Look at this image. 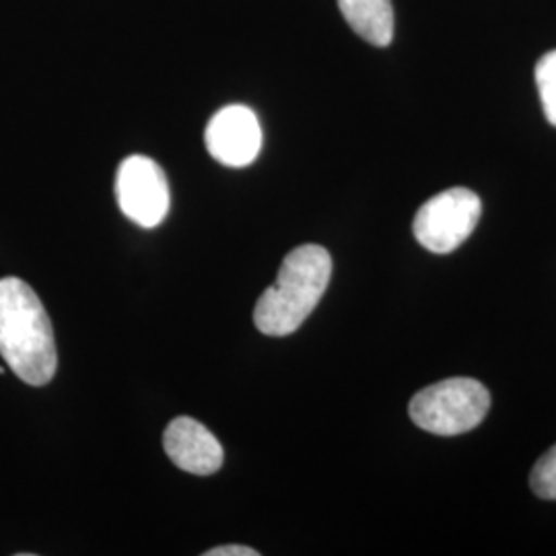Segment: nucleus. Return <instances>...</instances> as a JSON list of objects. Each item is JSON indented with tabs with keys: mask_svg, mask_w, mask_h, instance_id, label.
<instances>
[{
	"mask_svg": "<svg viewBox=\"0 0 556 556\" xmlns=\"http://www.w3.org/2000/svg\"><path fill=\"white\" fill-rule=\"evenodd\" d=\"M0 357L29 386H46L56 376L52 321L36 291L17 277L0 278Z\"/></svg>",
	"mask_w": 556,
	"mask_h": 556,
	"instance_id": "f257e3e1",
	"label": "nucleus"
},
{
	"mask_svg": "<svg viewBox=\"0 0 556 556\" xmlns=\"http://www.w3.org/2000/svg\"><path fill=\"white\" fill-rule=\"evenodd\" d=\"M332 277V258L321 245H299L289 252L277 280L256 303L254 324L266 337H287L301 328L324 298Z\"/></svg>",
	"mask_w": 556,
	"mask_h": 556,
	"instance_id": "f03ea898",
	"label": "nucleus"
},
{
	"mask_svg": "<svg viewBox=\"0 0 556 556\" xmlns=\"http://www.w3.org/2000/svg\"><path fill=\"white\" fill-rule=\"evenodd\" d=\"M491 408L489 390L470 378L438 381L410 400L408 415L427 433L454 438L477 429Z\"/></svg>",
	"mask_w": 556,
	"mask_h": 556,
	"instance_id": "7ed1b4c3",
	"label": "nucleus"
},
{
	"mask_svg": "<svg viewBox=\"0 0 556 556\" xmlns=\"http://www.w3.org/2000/svg\"><path fill=\"white\" fill-rule=\"evenodd\" d=\"M480 215L478 194L468 188H450L418 208L413 231L425 250L450 254L472 236Z\"/></svg>",
	"mask_w": 556,
	"mask_h": 556,
	"instance_id": "20e7f679",
	"label": "nucleus"
},
{
	"mask_svg": "<svg viewBox=\"0 0 556 556\" xmlns=\"http://www.w3.org/2000/svg\"><path fill=\"white\" fill-rule=\"evenodd\" d=\"M116 199L119 211L144 229L161 225L172 204L169 184L163 169L144 155H132L119 163Z\"/></svg>",
	"mask_w": 556,
	"mask_h": 556,
	"instance_id": "39448f33",
	"label": "nucleus"
},
{
	"mask_svg": "<svg viewBox=\"0 0 556 556\" xmlns=\"http://www.w3.org/2000/svg\"><path fill=\"white\" fill-rule=\"evenodd\" d=\"M204 142L213 160L227 167H248L262 149L258 116L248 105H227L208 122Z\"/></svg>",
	"mask_w": 556,
	"mask_h": 556,
	"instance_id": "423d86ee",
	"label": "nucleus"
},
{
	"mask_svg": "<svg viewBox=\"0 0 556 556\" xmlns=\"http://www.w3.org/2000/svg\"><path fill=\"white\" fill-rule=\"evenodd\" d=\"M163 447L174 466L197 477L215 475L225 459L219 439L202 422L190 417L174 418L167 425Z\"/></svg>",
	"mask_w": 556,
	"mask_h": 556,
	"instance_id": "0eeeda50",
	"label": "nucleus"
},
{
	"mask_svg": "<svg viewBox=\"0 0 556 556\" xmlns=\"http://www.w3.org/2000/svg\"><path fill=\"white\" fill-rule=\"evenodd\" d=\"M342 17L363 40L386 48L394 40L392 0H338Z\"/></svg>",
	"mask_w": 556,
	"mask_h": 556,
	"instance_id": "6e6552de",
	"label": "nucleus"
},
{
	"mask_svg": "<svg viewBox=\"0 0 556 556\" xmlns=\"http://www.w3.org/2000/svg\"><path fill=\"white\" fill-rule=\"evenodd\" d=\"M536 85L544 116L556 126V50L538 60Z\"/></svg>",
	"mask_w": 556,
	"mask_h": 556,
	"instance_id": "1a4fd4ad",
	"label": "nucleus"
},
{
	"mask_svg": "<svg viewBox=\"0 0 556 556\" xmlns=\"http://www.w3.org/2000/svg\"><path fill=\"white\" fill-rule=\"evenodd\" d=\"M530 486L538 497L556 501V445L538 459L530 475Z\"/></svg>",
	"mask_w": 556,
	"mask_h": 556,
	"instance_id": "9d476101",
	"label": "nucleus"
},
{
	"mask_svg": "<svg viewBox=\"0 0 556 556\" xmlns=\"http://www.w3.org/2000/svg\"><path fill=\"white\" fill-rule=\"evenodd\" d=\"M260 553L256 548L250 546H239V544H227V546H217L211 548L204 556H258Z\"/></svg>",
	"mask_w": 556,
	"mask_h": 556,
	"instance_id": "9b49d317",
	"label": "nucleus"
}]
</instances>
